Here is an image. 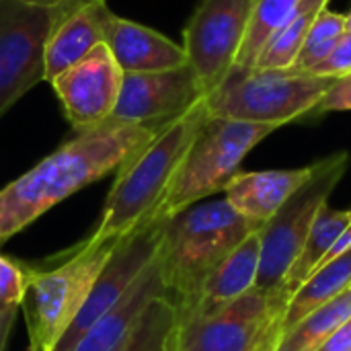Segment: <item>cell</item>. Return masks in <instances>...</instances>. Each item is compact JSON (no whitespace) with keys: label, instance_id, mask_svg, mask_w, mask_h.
I'll list each match as a JSON object with an SVG mask.
<instances>
[{"label":"cell","instance_id":"8992f818","mask_svg":"<svg viewBox=\"0 0 351 351\" xmlns=\"http://www.w3.org/2000/svg\"><path fill=\"white\" fill-rule=\"evenodd\" d=\"M335 78L286 70H251L228 76L206 97L210 117L286 125L317 109Z\"/></svg>","mask_w":351,"mask_h":351},{"label":"cell","instance_id":"4fadbf2b","mask_svg":"<svg viewBox=\"0 0 351 351\" xmlns=\"http://www.w3.org/2000/svg\"><path fill=\"white\" fill-rule=\"evenodd\" d=\"M111 8L105 0H78L60 16L45 45L43 80L51 82L70 66L80 62L105 39Z\"/></svg>","mask_w":351,"mask_h":351},{"label":"cell","instance_id":"3957f363","mask_svg":"<svg viewBox=\"0 0 351 351\" xmlns=\"http://www.w3.org/2000/svg\"><path fill=\"white\" fill-rule=\"evenodd\" d=\"M261 226L241 216L226 197L199 202L162 222L156 259L177 311L187 306L226 255Z\"/></svg>","mask_w":351,"mask_h":351},{"label":"cell","instance_id":"d4e9b609","mask_svg":"<svg viewBox=\"0 0 351 351\" xmlns=\"http://www.w3.org/2000/svg\"><path fill=\"white\" fill-rule=\"evenodd\" d=\"M29 269L21 261L0 255V311L21 308L29 286Z\"/></svg>","mask_w":351,"mask_h":351},{"label":"cell","instance_id":"ba28073f","mask_svg":"<svg viewBox=\"0 0 351 351\" xmlns=\"http://www.w3.org/2000/svg\"><path fill=\"white\" fill-rule=\"evenodd\" d=\"M78 0L0 2V117L43 80L51 29Z\"/></svg>","mask_w":351,"mask_h":351},{"label":"cell","instance_id":"30bf717a","mask_svg":"<svg viewBox=\"0 0 351 351\" xmlns=\"http://www.w3.org/2000/svg\"><path fill=\"white\" fill-rule=\"evenodd\" d=\"M257 0H199L183 31V51L204 97L230 76Z\"/></svg>","mask_w":351,"mask_h":351},{"label":"cell","instance_id":"d6986e66","mask_svg":"<svg viewBox=\"0 0 351 351\" xmlns=\"http://www.w3.org/2000/svg\"><path fill=\"white\" fill-rule=\"evenodd\" d=\"M351 224V210H333L323 206L306 234L300 255L296 257L294 265L290 267L280 292L290 300V296L311 278V274L319 267L327 251L339 239V234Z\"/></svg>","mask_w":351,"mask_h":351},{"label":"cell","instance_id":"603a6c76","mask_svg":"<svg viewBox=\"0 0 351 351\" xmlns=\"http://www.w3.org/2000/svg\"><path fill=\"white\" fill-rule=\"evenodd\" d=\"M300 0H257L251 14V25L245 43L237 56L230 76H241L253 70L261 49L286 25Z\"/></svg>","mask_w":351,"mask_h":351},{"label":"cell","instance_id":"5bb4252c","mask_svg":"<svg viewBox=\"0 0 351 351\" xmlns=\"http://www.w3.org/2000/svg\"><path fill=\"white\" fill-rule=\"evenodd\" d=\"M103 43L123 74L160 72L187 64L183 45L150 27L121 19L115 12L107 19Z\"/></svg>","mask_w":351,"mask_h":351},{"label":"cell","instance_id":"f546056e","mask_svg":"<svg viewBox=\"0 0 351 351\" xmlns=\"http://www.w3.org/2000/svg\"><path fill=\"white\" fill-rule=\"evenodd\" d=\"M343 19H346V33H350L351 35V10L348 14H343Z\"/></svg>","mask_w":351,"mask_h":351},{"label":"cell","instance_id":"7402d4cb","mask_svg":"<svg viewBox=\"0 0 351 351\" xmlns=\"http://www.w3.org/2000/svg\"><path fill=\"white\" fill-rule=\"evenodd\" d=\"M177 306L167 296L152 298L113 351H173Z\"/></svg>","mask_w":351,"mask_h":351},{"label":"cell","instance_id":"e0dca14e","mask_svg":"<svg viewBox=\"0 0 351 351\" xmlns=\"http://www.w3.org/2000/svg\"><path fill=\"white\" fill-rule=\"evenodd\" d=\"M156 296H167V286L158 267V259H154L144 269L130 292L101 321H97L70 351H113L130 331L138 315L144 311V306Z\"/></svg>","mask_w":351,"mask_h":351},{"label":"cell","instance_id":"4316f807","mask_svg":"<svg viewBox=\"0 0 351 351\" xmlns=\"http://www.w3.org/2000/svg\"><path fill=\"white\" fill-rule=\"evenodd\" d=\"M335 111H351V74L335 78L331 88L325 93L321 103L313 113L323 115V113H335Z\"/></svg>","mask_w":351,"mask_h":351},{"label":"cell","instance_id":"cb8c5ba5","mask_svg":"<svg viewBox=\"0 0 351 351\" xmlns=\"http://www.w3.org/2000/svg\"><path fill=\"white\" fill-rule=\"evenodd\" d=\"M346 35V19L341 12H335V10H329L325 8L315 25L311 27L304 43H302V49L296 58V62L292 64L290 70L294 72H308L313 70L317 64H321L331 51L333 47L337 45V41Z\"/></svg>","mask_w":351,"mask_h":351},{"label":"cell","instance_id":"ffe728a7","mask_svg":"<svg viewBox=\"0 0 351 351\" xmlns=\"http://www.w3.org/2000/svg\"><path fill=\"white\" fill-rule=\"evenodd\" d=\"M329 0H300L286 25L261 49L253 70H286L296 62L302 43L317 16L327 8Z\"/></svg>","mask_w":351,"mask_h":351},{"label":"cell","instance_id":"9c48e42d","mask_svg":"<svg viewBox=\"0 0 351 351\" xmlns=\"http://www.w3.org/2000/svg\"><path fill=\"white\" fill-rule=\"evenodd\" d=\"M288 298L253 288L222 311L177 323L173 351H271Z\"/></svg>","mask_w":351,"mask_h":351},{"label":"cell","instance_id":"7a4b0ae2","mask_svg":"<svg viewBox=\"0 0 351 351\" xmlns=\"http://www.w3.org/2000/svg\"><path fill=\"white\" fill-rule=\"evenodd\" d=\"M208 117V103L202 97L121 162L88 241L123 239L152 218Z\"/></svg>","mask_w":351,"mask_h":351},{"label":"cell","instance_id":"4dcf8cb0","mask_svg":"<svg viewBox=\"0 0 351 351\" xmlns=\"http://www.w3.org/2000/svg\"><path fill=\"white\" fill-rule=\"evenodd\" d=\"M0 2H2V0H0Z\"/></svg>","mask_w":351,"mask_h":351},{"label":"cell","instance_id":"6da1fadb","mask_svg":"<svg viewBox=\"0 0 351 351\" xmlns=\"http://www.w3.org/2000/svg\"><path fill=\"white\" fill-rule=\"evenodd\" d=\"M160 128L109 119L97 128L78 132L76 138L4 185L0 189V245L72 193L117 171Z\"/></svg>","mask_w":351,"mask_h":351},{"label":"cell","instance_id":"5b68a950","mask_svg":"<svg viewBox=\"0 0 351 351\" xmlns=\"http://www.w3.org/2000/svg\"><path fill=\"white\" fill-rule=\"evenodd\" d=\"M119 241L93 243L86 239L62 265L53 269H29V286L21 304L29 335L27 351L58 348Z\"/></svg>","mask_w":351,"mask_h":351},{"label":"cell","instance_id":"8fae6325","mask_svg":"<svg viewBox=\"0 0 351 351\" xmlns=\"http://www.w3.org/2000/svg\"><path fill=\"white\" fill-rule=\"evenodd\" d=\"M121 80V68L107 45L101 43L49 84L60 97L70 125L76 132H84L111 119L119 99Z\"/></svg>","mask_w":351,"mask_h":351},{"label":"cell","instance_id":"f1b7e54d","mask_svg":"<svg viewBox=\"0 0 351 351\" xmlns=\"http://www.w3.org/2000/svg\"><path fill=\"white\" fill-rule=\"evenodd\" d=\"M19 311H21V308H6V311H0V351H6L8 339H10V333H12V327H14V323H16Z\"/></svg>","mask_w":351,"mask_h":351},{"label":"cell","instance_id":"52a82bcc","mask_svg":"<svg viewBox=\"0 0 351 351\" xmlns=\"http://www.w3.org/2000/svg\"><path fill=\"white\" fill-rule=\"evenodd\" d=\"M350 167V152L339 150L315 162L311 179L259 230L261 257L257 290L278 292L302 251L306 234Z\"/></svg>","mask_w":351,"mask_h":351},{"label":"cell","instance_id":"2e32d148","mask_svg":"<svg viewBox=\"0 0 351 351\" xmlns=\"http://www.w3.org/2000/svg\"><path fill=\"white\" fill-rule=\"evenodd\" d=\"M313 171L315 162L282 171H239L224 187V197L241 216L265 224L311 179Z\"/></svg>","mask_w":351,"mask_h":351},{"label":"cell","instance_id":"9a60e30c","mask_svg":"<svg viewBox=\"0 0 351 351\" xmlns=\"http://www.w3.org/2000/svg\"><path fill=\"white\" fill-rule=\"evenodd\" d=\"M259 230L249 234L208 276V280L199 288L197 296L187 306L177 311L179 321L214 315L255 288L257 271H259V257H261Z\"/></svg>","mask_w":351,"mask_h":351},{"label":"cell","instance_id":"277c9868","mask_svg":"<svg viewBox=\"0 0 351 351\" xmlns=\"http://www.w3.org/2000/svg\"><path fill=\"white\" fill-rule=\"evenodd\" d=\"M276 130L280 125L208 117L150 222H167L179 212L224 191L245 156Z\"/></svg>","mask_w":351,"mask_h":351},{"label":"cell","instance_id":"484cf974","mask_svg":"<svg viewBox=\"0 0 351 351\" xmlns=\"http://www.w3.org/2000/svg\"><path fill=\"white\" fill-rule=\"evenodd\" d=\"M306 74L313 76H325V78H341L351 74V35L346 33L337 45L333 47V51L321 62L317 64L313 70H308Z\"/></svg>","mask_w":351,"mask_h":351},{"label":"cell","instance_id":"83f0119b","mask_svg":"<svg viewBox=\"0 0 351 351\" xmlns=\"http://www.w3.org/2000/svg\"><path fill=\"white\" fill-rule=\"evenodd\" d=\"M317 351H351V319H348Z\"/></svg>","mask_w":351,"mask_h":351},{"label":"cell","instance_id":"7c38bea8","mask_svg":"<svg viewBox=\"0 0 351 351\" xmlns=\"http://www.w3.org/2000/svg\"><path fill=\"white\" fill-rule=\"evenodd\" d=\"M204 97L189 64L160 72L123 74L111 119L136 125H165Z\"/></svg>","mask_w":351,"mask_h":351},{"label":"cell","instance_id":"ac0fdd59","mask_svg":"<svg viewBox=\"0 0 351 351\" xmlns=\"http://www.w3.org/2000/svg\"><path fill=\"white\" fill-rule=\"evenodd\" d=\"M351 286V249L341 257L329 261L321 269L313 271L311 278L290 296L282 319L276 325L274 343L290 331L294 325H298L306 315H311L315 308L323 306L325 302L337 298L341 292H346Z\"/></svg>","mask_w":351,"mask_h":351},{"label":"cell","instance_id":"44dd1931","mask_svg":"<svg viewBox=\"0 0 351 351\" xmlns=\"http://www.w3.org/2000/svg\"><path fill=\"white\" fill-rule=\"evenodd\" d=\"M348 319H351V286L286 331L271 351H317Z\"/></svg>","mask_w":351,"mask_h":351}]
</instances>
